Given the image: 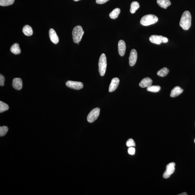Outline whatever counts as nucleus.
<instances>
[{
	"label": "nucleus",
	"instance_id": "obj_15",
	"mask_svg": "<svg viewBox=\"0 0 195 195\" xmlns=\"http://www.w3.org/2000/svg\"><path fill=\"white\" fill-rule=\"evenodd\" d=\"M183 90L180 87L178 86L176 87L171 90L170 97L172 98L178 96L183 92Z\"/></svg>",
	"mask_w": 195,
	"mask_h": 195
},
{
	"label": "nucleus",
	"instance_id": "obj_27",
	"mask_svg": "<svg viewBox=\"0 0 195 195\" xmlns=\"http://www.w3.org/2000/svg\"><path fill=\"white\" fill-rule=\"evenodd\" d=\"M128 152L131 155H134L135 153V149L132 147H129L128 149Z\"/></svg>",
	"mask_w": 195,
	"mask_h": 195
},
{
	"label": "nucleus",
	"instance_id": "obj_8",
	"mask_svg": "<svg viewBox=\"0 0 195 195\" xmlns=\"http://www.w3.org/2000/svg\"><path fill=\"white\" fill-rule=\"evenodd\" d=\"M175 163L174 162L169 163L166 166V169L163 174V177L164 179H168L171 175L174 173L175 171Z\"/></svg>",
	"mask_w": 195,
	"mask_h": 195
},
{
	"label": "nucleus",
	"instance_id": "obj_11",
	"mask_svg": "<svg viewBox=\"0 0 195 195\" xmlns=\"http://www.w3.org/2000/svg\"><path fill=\"white\" fill-rule=\"evenodd\" d=\"M118 48L119 55L121 56H124L125 53L126 45L125 42L123 40H120L119 41Z\"/></svg>",
	"mask_w": 195,
	"mask_h": 195
},
{
	"label": "nucleus",
	"instance_id": "obj_13",
	"mask_svg": "<svg viewBox=\"0 0 195 195\" xmlns=\"http://www.w3.org/2000/svg\"><path fill=\"white\" fill-rule=\"evenodd\" d=\"M12 87L15 89L20 90L23 87L22 81L21 78H16L13 79L12 81Z\"/></svg>",
	"mask_w": 195,
	"mask_h": 195
},
{
	"label": "nucleus",
	"instance_id": "obj_3",
	"mask_svg": "<svg viewBox=\"0 0 195 195\" xmlns=\"http://www.w3.org/2000/svg\"><path fill=\"white\" fill-rule=\"evenodd\" d=\"M84 33V32L81 26H78L75 27L72 32L73 42L75 43H79L81 41Z\"/></svg>",
	"mask_w": 195,
	"mask_h": 195
},
{
	"label": "nucleus",
	"instance_id": "obj_10",
	"mask_svg": "<svg viewBox=\"0 0 195 195\" xmlns=\"http://www.w3.org/2000/svg\"><path fill=\"white\" fill-rule=\"evenodd\" d=\"M120 80L117 77L114 78L111 81L110 86L109 88V92H112L117 89V87H118L119 85Z\"/></svg>",
	"mask_w": 195,
	"mask_h": 195
},
{
	"label": "nucleus",
	"instance_id": "obj_24",
	"mask_svg": "<svg viewBox=\"0 0 195 195\" xmlns=\"http://www.w3.org/2000/svg\"><path fill=\"white\" fill-rule=\"evenodd\" d=\"M9 109V106L5 103L2 101H0V113L7 111Z\"/></svg>",
	"mask_w": 195,
	"mask_h": 195
},
{
	"label": "nucleus",
	"instance_id": "obj_29",
	"mask_svg": "<svg viewBox=\"0 0 195 195\" xmlns=\"http://www.w3.org/2000/svg\"><path fill=\"white\" fill-rule=\"evenodd\" d=\"M108 1L109 0H96V2L98 4H103Z\"/></svg>",
	"mask_w": 195,
	"mask_h": 195
},
{
	"label": "nucleus",
	"instance_id": "obj_12",
	"mask_svg": "<svg viewBox=\"0 0 195 195\" xmlns=\"http://www.w3.org/2000/svg\"><path fill=\"white\" fill-rule=\"evenodd\" d=\"M49 35L50 39L52 43L55 44H56L59 43V38L54 29H50L49 32Z\"/></svg>",
	"mask_w": 195,
	"mask_h": 195
},
{
	"label": "nucleus",
	"instance_id": "obj_20",
	"mask_svg": "<svg viewBox=\"0 0 195 195\" xmlns=\"http://www.w3.org/2000/svg\"><path fill=\"white\" fill-rule=\"evenodd\" d=\"M139 3L137 1H133L131 4L130 12L132 13H135L136 11L139 9Z\"/></svg>",
	"mask_w": 195,
	"mask_h": 195
},
{
	"label": "nucleus",
	"instance_id": "obj_5",
	"mask_svg": "<svg viewBox=\"0 0 195 195\" xmlns=\"http://www.w3.org/2000/svg\"><path fill=\"white\" fill-rule=\"evenodd\" d=\"M149 40L151 43L157 45H160L161 43H166L168 41V39L162 36L152 35L149 38Z\"/></svg>",
	"mask_w": 195,
	"mask_h": 195
},
{
	"label": "nucleus",
	"instance_id": "obj_7",
	"mask_svg": "<svg viewBox=\"0 0 195 195\" xmlns=\"http://www.w3.org/2000/svg\"><path fill=\"white\" fill-rule=\"evenodd\" d=\"M66 86L73 89L79 90L83 88V84L81 82L68 81L65 83Z\"/></svg>",
	"mask_w": 195,
	"mask_h": 195
},
{
	"label": "nucleus",
	"instance_id": "obj_26",
	"mask_svg": "<svg viewBox=\"0 0 195 195\" xmlns=\"http://www.w3.org/2000/svg\"><path fill=\"white\" fill-rule=\"evenodd\" d=\"M126 144L128 147H133L136 146V144L134 141L132 139H129L127 141Z\"/></svg>",
	"mask_w": 195,
	"mask_h": 195
},
{
	"label": "nucleus",
	"instance_id": "obj_23",
	"mask_svg": "<svg viewBox=\"0 0 195 195\" xmlns=\"http://www.w3.org/2000/svg\"><path fill=\"white\" fill-rule=\"evenodd\" d=\"M15 0H0V5L7 6L11 5L14 2Z\"/></svg>",
	"mask_w": 195,
	"mask_h": 195
},
{
	"label": "nucleus",
	"instance_id": "obj_30",
	"mask_svg": "<svg viewBox=\"0 0 195 195\" xmlns=\"http://www.w3.org/2000/svg\"><path fill=\"white\" fill-rule=\"evenodd\" d=\"M188 194H187V193H186L185 192H184L183 193H181V194H180L179 195H187Z\"/></svg>",
	"mask_w": 195,
	"mask_h": 195
},
{
	"label": "nucleus",
	"instance_id": "obj_6",
	"mask_svg": "<svg viewBox=\"0 0 195 195\" xmlns=\"http://www.w3.org/2000/svg\"><path fill=\"white\" fill-rule=\"evenodd\" d=\"M100 112V109L99 108L92 109L87 116V121L90 123H92L95 122L98 118Z\"/></svg>",
	"mask_w": 195,
	"mask_h": 195
},
{
	"label": "nucleus",
	"instance_id": "obj_19",
	"mask_svg": "<svg viewBox=\"0 0 195 195\" xmlns=\"http://www.w3.org/2000/svg\"><path fill=\"white\" fill-rule=\"evenodd\" d=\"M120 12V10L119 8H116L114 9L109 15L110 17L112 19H115L118 17Z\"/></svg>",
	"mask_w": 195,
	"mask_h": 195
},
{
	"label": "nucleus",
	"instance_id": "obj_2",
	"mask_svg": "<svg viewBox=\"0 0 195 195\" xmlns=\"http://www.w3.org/2000/svg\"><path fill=\"white\" fill-rule=\"evenodd\" d=\"M158 18L155 15L149 14L143 16L140 21L141 25L144 26H150L157 23Z\"/></svg>",
	"mask_w": 195,
	"mask_h": 195
},
{
	"label": "nucleus",
	"instance_id": "obj_18",
	"mask_svg": "<svg viewBox=\"0 0 195 195\" xmlns=\"http://www.w3.org/2000/svg\"><path fill=\"white\" fill-rule=\"evenodd\" d=\"M10 50L12 53L15 55L19 54L21 53V50L19 45L17 43H15L12 45L11 47Z\"/></svg>",
	"mask_w": 195,
	"mask_h": 195
},
{
	"label": "nucleus",
	"instance_id": "obj_21",
	"mask_svg": "<svg viewBox=\"0 0 195 195\" xmlns=\"http://www.w3.org/2000/svg\"><path fill=\"white\" fill-rule=\"evenodd\" d=\"M169 70L166 67L161 69L157 72V74L158 76L160 77H164L167 75L169 73Z\"/></svg>",
	"mask_w": 195,
	"mask_h": 195
},
{
	"label": "nucleus",
	"instance_id": "obj_16",
	"mask_svg": "<svg viewBox=\"0 0 195 195\" xmlns=\"http://www.w3.org/2000/svg\"><path fill=\"white\" fill-rule=\"evenodd\" d=\"M157 3L160 7L164 9H166L171 5V2L169 0H157Z\"/></svg>",
	"mask_w": 195,
	"mask_h": 195
},
{
	"label": "nucleus",
	"instance_id": "obj_22",
	"mask_svg": "<svg viewBox=\"0 0 195 195\" xmlns=\"http://www.w3.org/2000/svg\"><path fill=\"white\" fill-rule=\"evenodd\" d=\"M161 87L159 86L158 85H154L150 86L148 87H147V90L148 91L153 92H159L160 90Z\"/></svg>",
	"mask_w": 195,
	"mask_h": 195
},
{
	"label": "nucleus",
	"instance_id": "obj_31",
	"mask_svg": "<svg viewBox=\"0 0 195 195\" xmlns=\"http://www.w3.org/2000/svg\"><path fill=\"white\" fill-rule=\"evenodd\" d=\"M73 1H80V0H73Z\"/></svg>",
	"mask_w": 195,
	"mask_h": 195
},
{
	"label": "nucleus",
	"instance_id": "obj_1",
	"mask_svg": "<svg viewBox=\"0 0 195 195\" xmlns=\"http://www.w3.org/2000/svg\"><path fill=\"white\" fill-rule=\"evenodd\" d=\"M191 15L190 12L185 11L183 13L180 22V26L184 30H188L191 26Z\"/></svg>",
	"mask_w": 195,
	"mask_h": 195
},
{
	"label": "nucleus",
	"instance_id": "obj_4",
	"mask_svg": "<svg viewBox=\"0 0 195 195\" xmlns=\"http://www.w3.org/2000/svg\"><path fill=\"white\" fill-rule=\"evenodd\" d=\"M99 71L101 76L105 75L107 67V58L106 55L102 54L100 57L99 63Z\"/></svg>",
	"mask_w": 195,
	"mask_h": 195
},
{
	"label": "nucleus",
	"instance_id": "obj_25",
	"mask_svg": "<svg viewBox=\"0 0 195 195\" xmlns=\"http://www.w3.org/2000/svg\"><path fill=\"white\" fill-rule=\"evenodd\" d=\"M8 129L6 126L0 127V136L3 137L6 135L8 131Z\"/></svg>",
	"mask_w": 195,
	"mask_h": 195
},
{
	"label": "nucleus",
	"instance_id": "obj_17",
	"mask_svg": "<svg viewBox=\"0 0 195 195\" xmlns=\"http://www.w3.org/2000/svg\"><path fill=\"white\" fill-rule=\"evenodd\" d=\"M23 32L26 36H31L33 34L32 29L28 25H26L23 29Z\"/></svg>",
	"mask_w": 195,
	"mask_h": 195
},
{
	"label": "nucleus",
	"instance_id": "obj_14",
	"mask_svg": "<svg viewBox=\"0 0 195 195\" xmlns=\"http://www.w3.org/2000/svg\"><path fill=\"white\" fill-rule=\"evenodd\" d=\"M152 81L149 77H145L139 83V86L142 88L147 87L152 85Z\"/></svg>",
	"mask_w": 195,
	"mask_h": 195
},
{
	"label": "nucleus",
	"instance_id": "obj_32",
	"mask_svg": "<svg viewBox=\"0 0 195 195\" xmlns=\"http://www.w3.org/2000/svg\"><path fill=\"white\" fill-rule=\"evenodd\" d=\"M194 142H195V139H194Z\"/></svg>",
	"mask_w": 195,
	"mask_h": 195
},
{
	"label": "nucleus",
	"instance_id": "obj_9",
	"mask_svg": "<svg viewBox=\"0 0 195 195\" xmlns=\"http://www.w3.org/2000/svg\"><path fill=\"white\" fill-rule=\"evenodd\" d=\"M137 51L134 49L131 50L130 56L129 57V64L131 67L133 66L137 62Z\"/></svg>",
	"mask_w": 195,
	"mask_h": 195
},
{
	"label": "nucleus",
	"instance_id": "obj_28",
	"mask_svg": "<svg viewBox=\"0 0 195 195\" xmlns=\"http://www.w3.org/2000/svg\"><path fill=\"white\" fill-rule=\"evenodd\" d=\"M5 81L4 77L1 74L0 75V85L1 86H3L4 85V82Z\"/></svg>",
	"mask_w": 195,
	"mask_h": 195
}]
</instances>
